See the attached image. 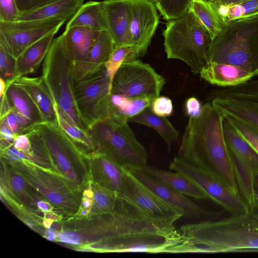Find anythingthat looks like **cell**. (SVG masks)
<instances>
[{
    "instance_id": "cell-18",
    "label": "cell",
    "mask_w": 258,
    "mask_h": 258,
    "mask_svg": "<svg viewBox=\"0 0 258 258\" xmlns=\"http://www.w3.org/2000/svg\"><path fill=\"white\" fill-rule=\"evenodd\" d=\"M56 33L53 32L45 36L28 48L16 59L15 78L37 72L44 61Z\"/></svg>"
},
{
    "instance_id": "cell-14",
    "label": "cell",
    "mask_w": 258,
    "mask_h": 258,
    "mask_svg": "<svg viewBox=\"0 0 258 258\" xmlns=\"http://www.w3.org/2000/svg\"><path fill=\"white\" fill-rule=\"evenodd\" d=\"M101 31L77 26L65 30L60 35L72 62L74 82L81 79L91 50Z\"/></svg>"
},
{
    "instance_id": "cell-45",
    "label": "cell",
    "mask_w": 258,
    "mask_h": 258,
    "mask_svg": "<svg viewBox=\"0 0 258 258\" xmlns=\"http://www.w3.org/2000/svg\"><path fill=\"white\" fill-rule=\"evenodd\" d=\"M243 0H214L210 2L213 6L218 7L220 6H228L231 4L238 3Z\"/></svg>"
},
{
    "instance_id": "cell-27",
    "label": "cell",
    "mask_w": 258,
    "mask_h": 258,
    "mask_svg": "<svg viewBox=\"0 0 258 258\" xmlns=\"http://www.w3.org/2000/svg\"><path fill=\"white\" fill-rule=\"evenodd\" d=\"M209 102L223 114L228 115L252 123L258 126V111L234 102L211 98Z\"/></svg>"
},
{
    "instance_id": "cell-13",
    "label": "cell",
    "mask_w": 258,
    "mask_h": 258,
    "mask_svg": "<svg viewBox=\"0 0 258 258\" xmlns=\"http://www.w3.org/2000/svg\"><path fill=\"white\" fill-rule=\"evenodd\" d=\"M140 182L166 202L184 211V217L217 219L226 211H211L203 208L142 168H127Z\"/></svg>"
},
{
    "instance_id": "cell-16",
    "label": "cell",
    "mask_w": 258,
    "mask_h": 258,
    "mask_svg": "<svg viewBox=\"0 0 258 258\" xmlns=\"http://www.w3.org/2000/svg\"><path fill=\"white\" fill-rule=\"evenodd\" d=\"M15 85L23 89L33 100L39 109L44 121L58 124L54 102L42 77L26 76L15 78Z\"/></svg>"
},
{
    "instance_id": "cell-9",
    "label": "cell",
    "mask_w": 258,
    "mask_h": 258,
    "mask_svg": "<svg viewBox=\"0 0 258 258\" xmlns=\"http://www.w3.org/2000/svg\"><path fill=\"white\" fill-rule=\"evenodd\" d=\"M68 19H46L0 21V44L16 59L34 43L53 32H57Z\"/></svg>"
},
{
    "instance_id": "cell-7",
    "label": "cell",
    "mask_w": 258,
    "mask_h": 258,
    "mask_svg": "<svg viewBox=\"0 0 258 258\" xmlns=\"http://www.w3.org/2000/svg\"><path fill=\"white\" fill-rule=\"evenodd\" d=\"M110 87L104 65L93 74L74 82L76 107L87 131L95 123L110 116Z\"/></svg>"
},
{
    "instance_id": "cell-17",
    "label": "cell",
    "mask_w": 258,
    "mask_h": 258,
    "mask_svg": "<svg viewBox=\"0 0 258 258\" xmlns=\"http://www.w3.org/2000/svg\"><path fill=\"white\" fill-rule=\"evenodd\" d=\"M200 77L209 83L223 87H231L243 84L254 76L239 67L211 62L202 69Z\"/></svg>"
},
{
    "instance_id": "cell-48",
    "label": "cell",
    "mask_w": 258,
    "mask_h": 258,
    "mask_svg": "<svg viewBox=\"0 0 258 258\" xmlns=\"http://www.w3.org/2000/svg\"><path fill=\"white\" fill-rule=\"evenodd\" d=\"M249 212L254 218L258 220V204L250 208Z\"/></svg>"
},
{
    "instance_id": "cell-39",
    "label": "cell",
    "mask_w": 258,
    "mask_h": 258,
    "mask_svg": "<svg viewBox=\"0 0 258 258\" xmlns=\"http://www.w3.org/2000/svg\"><path fill=\"white\" fill-rule=\"evenodd\" d=\"M13 145L15 148L24 152L29 151L32 147L29 137L25 134L16 135Z\"/></svg>"
},
{
    "instance_id": "cell-5",
    "label": "cell",
    "mask_w": 258,
    "mask_h": 258,
    "mask_svg": "<svg viewBox=\"0 0 258 258\" xmlns=\"http://www.w3.org/2000/svg\"><path fill=\"white\" fill-rule=\"evenodd\" d=\"M87 131L102 153L126 168L147 166V151L136 138L126 117L111 115L95 123Z\"/></svg>"
},
{
    "instance_id": "cell-8",
    "label": "cell",
    "mask_w": 258,
    "mask_h": 258,
    "mask_svg": "<svg viewBox=\"0 0 258 258\" xmlns=\"http://www.w3.org/2000/svg\"><path fill=\"white\" fill-rule=\"evenodd\" d=\"M165 78L139 59L122 63L112 80L110 93L128 98L160 96Z\"/></svg>"
},
{
    "instance_id": "cell-21",
    "label": "cell",
    "mask_w": 258,
    "mask_h": 258,
    "mask_svg": "<svg viewBox=\"0 0 258 258\" xmlns=\"http://www.w3.org/2000/svg\"><path fill=\"white\" fill-rule=\"evenodd\" d=\"M127 121L142 124L154 129L164 140L168 151H170L172 144L177 140L179 135V132L166 117L155 115L150 107L128 117Z\"/></svg>"
},
{
    "instance_id": "cell-31",
    "label": "cell",
    "mask_w": 258,
    "mask_h": 258,
    "mask_svg": "<svg viewBox=\"0 0 258 258\" xmlns=\"http://www.w3.org/2000/svg\"><path fill=\"white\" fill-rule=\"evenodd\" d=\"M193 0H157V9L166 21H171L184 15Z\"/></svg>"
},
{
    "instance_id": "cell-38",
    "label": "cell",
    "mask_w": 258,
    "mask_h": 258,
    "mask_svg": "<svg viewBox=\"0 0 258 258\" xmlns=\"http://www.w3.org/2000/svg\"><path fill=\"white\" fill-rule=\"evenodd\" d=\"M203 105L200 101L194 97L188 98L185 103V110L189 117H199L202 111Z\"/></svg>"
},
{
    "instance_id": "cell-20",
    "label": "cell",
    "mask_w": 258,
    "mask_h": 258,
    "mask_svg": "<svg viewBox=\"0 0 258 258\" xmlns=\"http://www.w3.org/2000/svg\"><path fill=\"white\" fill-rule=\"evenodd\" d=\"M77 26L107 30V20L102 1H90L83 4L69 20L65 30Z\"/></svg>"
},
{
    "instance_id": "cell-40",
    "label": "cell",
    "mask_w": 258,
    "mask_h": 258,
    "mask_svg": "<svg viewBox=\"0 0 258 258\" xmlns=\"http://www.w3.org/2000/svg\"><path fill=\"white\" fill-rule=\"evenodd\" d=\"M1 139L13 144L16 135L13 132L6 123L5 119L1 120Z\"/></svg>"
},
{
    "instance_id": "cell-47",
    "label": "cell",
    "mask_w": 258,
    "mask_h": 258,
    "mask_svg": "<svg viewBox=\"0 0 258 258\" xmlns=\"http://www.w3.org/2000/svg\"><path fill=\"white\" fill-rule=\"evenodd\" d=\"M7 85L6 81L0 77V97H2L6 93Z\"/></svg>"
},
{
    "instance_id": "cell-55",
    "label": "cell",
    "mask_w": 258,
    "mask_h": 258,
    "mask_svg": "<svg viewBox=\"0 0 258 258\" xmlns=\"http://www.w3.org/2000/svg\"><path fill=\"white\" fill-rule=\"evenodd\" d=\"M204 1L209 2H212L214 0H204Z\"/></svg>"
},
{
    "instance_id": "cell-30",
    "label": "cell",
    "mask_w": 258,
    "mask_h": 258,
    "mask_svg": "<svg viewBox=\"0 0 258 258\" xmlns=\"http://www.w3.org/2000/svg\"><path fill=\"white\" fill-rule=\"evenodd\" d=\"M136 59H138V57L133 46H122L115 48L109 59L104 64L111 84L114 75L122 63Z\"/></svg>"
},
{
    "instance_id": "cell-2",
    "label": "cell",
    "mask_w": 258,
    "mask_h": 258,
    "mask_svg": "<svg viewBox=\"0 0 258 258\" xmlns=\"http://www.w3.org/2000/svg\"><path fill=\"white\" fill-rule=\"evenodd\" d=\"M170 253L258 252V220L249 212L183 225Z\"/></svg>"
},
{
    "instance_id": "cell-53",
    "label": "cell",
    "mask_w": 258,
    "mask_h": 258,
    "mask_svg": "<svg viewBox=\"0 0 258 258\" xmlns=\"http://www.w3.org/2000/svg\"><path fill=\"white\" fill-rule=\"evenodd\" d=\"M44 224L46 227L49 228L51 225V222L49 220H46L44 221Z\"/></svg>"
},
{
    "instance_id": "cell-44",
    "label": "cell",
    "mask_w": 258,
    "mask_h": 258,
    "mask_svg": "<svg viewBox=\"0 0 258 258\" xmlns=\"http://www.w3.org/2000/svg\"><path fill=\"white\" fill-rule=\"evenodd\" d=\"M12 185L15 190L19 191L23 187L24 180L20 176H15L12 180Z\"/></svg>"
},
{
    "instance_id": "cell-37",
    "label": "cell",
    "mask_w": 258,
    "mask_h": 258,
    "mask_svg": "<svg viewBox=\"0 0 258 258\" xmlns=\"http://www.w3.org/2000/svg\"><path fill=\"white\" fill-rule=\"evenodd\" d=\"M57 0H15L20 14L39 9Z\"/></svg>"
},
{
    "instance_id": "cell-23",
    "label": "cell",
    "mask_w": 258,
    "mask_h": 258,
    "mask_svg": "<svg viewBox=\"0 0 258 258\" xmlns=\"http://www.w3.org/2000/svg\"><path fill=\"white\" fill-rule=\"evenodd\" d=\"M14 79L6 81V94L14 109L33 124L44 121L33 100L23 89L13 83Z\"/></svg>"
},
{
    "instance_id": "cell-52",
    "label": "cell",
    "mask_w": 258,
    "mask_h": 258,
    "mask_svg": "<svg viewBox=\"0 0 258 258\" xmlns=\"http://www.w3.org/2000/svg\"><path fill=\"white\" fill-rule=\"evenodd\" d=\"M68 173V175L69 176L70 178H71L73 180H76V179H77L76 175L73 171H70Z\"/></svg>"
},
{
    "instance_id": "cell-24",
    "label": "cell",
    "mask_w": 258,
    "mask_h": 258,
    "mask_svg": "<svg viewBox=\"0 0 258 258\" xmlns=\"http://www.w3.org/2000/svg\"><path fill=\"white\" fill-rule=\"evenodd\" d=\"M84 0H57L39 9L20 14L18 20L61 17L69 20L84 4Z\"/></svg>"
},
{
    "instance_id": "cell-12",
    "label": "cell",
    "mask_w": 258,
    "mask_h": 258,
    "mask_svg": "<svg viewBox=\"0 0 258 258\" xmlns=\"http://www.w3.org/2000/svg\"><path fill=\"white\" fill-rule=\"evenodd\" d=\"M127 1L132 45L139 58L147 51L159 24V16L151 0Z\"/></svg>"
},
{
    "instance_id": "cell-25",
    "label": "cell",
    "mask_w": 258,
    "mask_h": 258,
    "mask_svg": "<svg viewBox=\"0 0 258 258\" xmlns=\"http://www.w3.org/2000/svg\"><path fill=\"white\" fill-rule=\"evenodd\" d=\"M223 130L229 151L245 159L253 166L255 170L258 169V154L237 133L224 116L223 120Z\"/></svg>"
},
{
    "instance_id": "cell-43",
    "label": "cell",
    "mask_w": 258,
    "mask_h": 258,
    "mask_svg": "<svg viewBox=\"0 0 258 258\" xmlns=\"http://www.w3.org/2000/svg\"><path fill=\"white\" fill-rule=\"evenodd\" d=\"M253 191L256 205L258 204V169L253 172Z\"/></svg>"
},
{
    "instance_id": "cell-56",
    "label": "cell",
    "mask_w": 258,
    "mask_h": 258,
    "mask_svg": "<svg viewBox=\"0 0 258 258\" xmlns=\"http://www.w3.org/2000/svg\"><path fill=\"white\" fill-rule=\"evenodd\" d=\"M151 1H153V2L155 3H155H156L157 2V0H151Z\"/></svg>"
},
{
    "instance_id": "cell-3",
    "label": "cell",
    "mask_w": 258,
    "mask_h": 258,
    "mask_svg": "<svg viewBox=\"0 0 258 258\" xmlns=\"http://www.w3.org/2000/svg\"><path fill=\"white\" fill-rule=\"evenodd\" d=\"M241 67L258 76V14L228 21L212 40L208 63Z\"/></svg>"
},
{
    "instance_id": "cell-1",
    "label": "cell",
    "mask_w": 258,
    "mask_h": 258,
    "mask_svg": "<svg viewBox=\"0 0 258 258\" xmlns=\"http://www.w3.org/2000/svg\"><path fill=\"white\" fill-rule=\"evenodd\" d=\"M224 115L211 103L201 115L189 117L177 155L178 158L212 173L239 194L223 130Z\"/></svg>"
},
{
    "instance_id": "cell-11",
    "label": "cell",
    "mask_w": 258,
    "mask_h": 258,
    "mask_svg": "<svg viewBox=\"0 0 258 258\" xmlns=\"http://www.w3.org/2000/svg\"><path fill=\"white\" fill-rule=\"evenodd\" d=\"M119 195L155 220L173 224L184 216L183 210L164 201L128 171Z\"/></svg>"
},
{
    "instance_id": "cell-57",
    "label": "cell",
    "mask_w": 258,
    "mask_h": 258,
    "mask_svg": "<svg viewBox=\"0 0 258 258\" xmlns=\"http://www.w3.org/2000/svg\"><path fill=\"white\" fill-rule=\"evenodd\" d=\"M27 224L29 227H32V224H30V223H28Z\"/></svg>"
},
{
    "instance_id": "cell-32",
    "label": "cell",
    "mask_w": 258,
    "mask_h": 258,
    "mask_svg": "<svg viewBox=\"0 0 258 258\" xmlns=\"http://www.w3.org/2000/svg\"><path fill=\"white\" fill-rule=\"evenodd\" d=\"M224 117L235 128L237 133L244 139L258 154V126L226 114Z\"/></svg>"
},
{
    "instance_id": "cell-42",
    "label": "cell",
    "mask_w": 258,
    "mask_h": 258,
    "mask_svg": "<svg viewBox=\"0 0 258 258\" xmlns=\"http://www.w3.org/2000/svg\"><path fill=\"white\" fill-rule=\"evenodd\" d=\"M59 240L62 242L71 244H78L80 241V236L74 232H63L58 235Z\"/></svg>"
},
{
    "instance_id": "cell-50",
    "label": "cell",
    "mask_w": 258,
    "mask_h": 258,
    "mask_svg": "<svg viewBox=\"0 0 258 258\" xmlns=\"http://www.w3.org/2000/svg\"><path fill=\"white\" fill-rule=\"evenodd\" d=\"M46 234L47 238L50 241H53L56 238V233L54 230L51 228H48L47 230Z\"/></svg>"
},
{
    "instance_id": "cell-49",
    "label": "cell",
    "mask_w": 258,
    "mask_h": 258,
    "mask_svg": "<svg viewBox=\"0 0 258 258\" xmlns=\"http://www.w3.org/2000/svg\"><path fill=\"white\" fill-rule=\"evenodd\" d=\"M37 206L40 209L43 211H48L50 208V206H49L48 204L43 201L38 202Z\"/></svg>"
},
{
    "instance_id": "cell-35",
    "label": "cell",
    "mask_w": 258,
    "mask_h": 258,
    "mask_svg": "<svg viewBox=\"0 0 258 258\" xmlns=\"http://www.w3.org/2000/svg\"><path fill=\"white\" fill-rule=\"evenodd\" d=\"M150 108L155 115L167 117L172 114L173 107L171 99L166 96H158L152 102Z\"/></svg>"
},
{
    "instance_id": "cell-36",
    "label": "cell",
    "mask_w": 258,
    "mask_h": 258,
    "mask_svg": "<svg viewBox=\"0 0 258 258\" xmlns=\"http://www.w3.org/2000/svg\"><path fill=\"white\" fill-rule=\"evenodd\" d=\"M20 15L15 0H0V21H16Z\"/></svg>"
},
{
    "instance_id": "cell-6",
    "label": "cell",
    "mask_w": 258,
    "mask_h": 258,
    "mask_svg": "<svg viewBox=\"0 0 258 258\" xmlns=\"http://www.w3.org/2000/svg\"><path fill=\"white\" fill-rule=\"evenodd\" d=\"M42 72L41 76L58 110L77 126L87 131L76 107L72 62L60 35L53 39Z\"/></svg>"
},
{
    "instance_id": "cell-34",
    "label": "cell",
    "mask_w": 258,
    "mask_h": 258,
    "mask_svg": "<svg viewBox=\"0 0 258 258\" xmlns=\"http://www.w3.org/2000/svg\"><path fill=\"white\" fill-rule=\"evenodd\" d=\"M5 119L9 127L16 135L24 134L27 129L34 124L14 109Z\"/></svg>"
},
{
    "instance_id": "cell-26",
    "label": "cell",
    "mask_w": 258,
    "mask_h": 258,
    "mask_svg": "<svg viewBox=\"0 0 258 258\" xmlns=\"http://www.w3.org/2000/svg\"><path fill=\"white\" fill-rule=\"evenodd\" d=\"M189 8L208 30L212 40L223 29L226 22L210 2L193 0Z\"/></svg>"
},
{
    "instance_id": "cell-46",
    "label": "cell",
    "mask_w": 258,
    "mask_h": 258,
    "mask_svg": "<svg viewBox=\"0 0 258 258\" xmlns=\"http://www.w3.org/2000/svg\"><path fill=\"white\" fill-rule=\"evenodd\" d=\"M49 200L55 204H59L62 202L61 196L56 192L50 193L48 196Z\"/></svg>"
},
{
    "instance_id": "cell-22",
    "label": "cell",
    "mask_w": 258,
    "mask_h": 258,
    "mask_svg": "<svg viewBox=\"0 0 258 258\" xmlns=\"http://www.w3.org/2000/svg\"><path fill=\"white\" fill-rule=\"evenodd\" d=\"M114 49L115 44L108 31L102 30L91 50L81 79L93 74L103 66Z\"/></svg>"
},
{
    "instance_id": "cell-51",
    "label": "cell",
    "mask_w": 258,
    "mask_h": 258,
    "mask_svg": "<svg viewBox=\"0 0 258 258\" xmlns=\"http://www.w3.org/2000/svg\"><path fill=\"white\" fill-rule=\"evenodd\" d=\"M83 205L84 208H87L91 206V202L89 200H85L83 202Z\"/></svg>"
},
{
    "instance_id": "cell-33",
    "label": "cell",
    "mask_w": 258,
    "mask_h": 258,
    "mask_svg": "<svg viewBox=\"0 0 258 258\" xmlns=\"http://www.w3.org/2000/svg\"><path fill=\"white\" fill-rule=\"evenodd\" d=\"M16 59L0 44V75L5 81L15 78Z\"/></svg>"
},
{
    "instance_id": "cell-10",
    "label": "cell",
    "mask_w": 258,
    "mask_h": 258,
    "mask_svg": "<svg viewBox=\"0 0 258 258\" xmlns=\"http://www.w3.org/2000/svg\"><path fill=\"white\" fill-rule=\"evenodd\" d=\"M169 169L190 178L207 193L209 199L221 206L230 215L249 212V208L240 195L233 191L206 170L192 166L176 156L170 162Z\"/></svg>"
},
{
    "instance_id": "cell-54",
    "label": "cell",
    "mask_w": 258,
    "mask_h": 258,
    "mask_svg": "<svg viewBox=\"0 0 258 258\" xmlns=\"http://www.w3.org/2000/svg\"><path fill=\"white\" fill-rule=\"evenodd\" d=\"M82 215H86V211H83V212H82Z\"/></svg>"
},
{
    "instance_id": "cell-41",
    "label": "cell",
    "mask_w": 258,
    "mask_h": 258,
    "mask_svg": "<svg viewBox=\"0 0 258 258\" xmlns=\"http://www.w3.org/2000/svg\"><path fill=\"white\" fill-rule=\"evenodd\" d=\"M14 109L6 93L1 97V120L5 119Z\"/></svg>"
},
{
    "instance_id": "cell-4",
    "label": "cell",
    "mask_w": 258,
    "mask_h": 258,
    "mask_svg": "<svg viewBox=\"0 0 258 258\" xmlns=\"http://www.w3.org/2000/svg\"><path fill=\"white\" fill-rule=\"evenodd\" d=\"M163 34L167 57L179 59L192 73L200 74L208 62L212 39L192 11L189 8L183 16L168 21Z\"/></svg>"
},
{
    "instance_id": "cell-29",
    "label": "cell",
    "mask_w": 258,
    "mask_h": 258,
    "mask_svg": "<svg viewBox=\"0 0 258 258\" xmlns=\"http://www.w3.org/2000/svg\"><path fill=\"white\" fill-rule=\"evenodd\" d=\"M54 109L58 125L74 142L82 144L89 148L94 146V145L88 131L77 126L64 113L58 110L55 104Z\"/></svg>"
},
{
    "instance_id": "cell-28",
    "label": "cell",
    "mask_w": 258,
    "mask_h": 258,
    "mask_svg": "<svg viewBox=\"0 0 258 258\" xmlns=\"http://www.w3.org/2000/svg\"><path fill=\"white\" fill-rule=\"evenodd\" d=\"M213 7L225 22L258 14V0H243L228 6Z\"/></svg>"
},
{
    "instance_id": "cell-15",
    "label": "cell",
    "mask_w": 258,
    "mask_h": 258,
    "mask_svg": "<svg viewBox=\"0 0 258 258\" xmlns=\"http://www.w3.org/2000/svg\"><path fill=\"white\" fill-rule=\"evenodd\" d=\"M109 33L113 39L115 48L132 46L129 31V15L127 0H104Z\"/></svg>"
},
{
    "instance_id": "cell-19",
    "label": "cell",
    "mask_w": 258,
    "mask_h": 258,
    "mask_svg": "<svg viewBox=\"0 0 258 258\" xmlns=\"http://www.w3.org/2000/svg\"><path fill=\"white\" fill-rule=\"evenodd\" d=\"M143 169L182 195L196 200L209 199L207 193L186 176L147 165Z\"/></svg>"
}]
</instances>
